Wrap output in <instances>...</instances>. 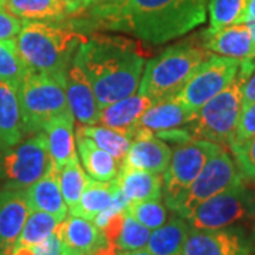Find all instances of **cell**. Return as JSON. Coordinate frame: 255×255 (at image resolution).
Returning a JSON list of instances; mask_svg holds the SVG:
<instances>
[{
    "instance_id": "6da1fadb",
    "label": "cell",
    "mask_w": 255,
    "mask_h": 255,
    "mask_svg": "<svg viewBox=\"0 0 255 255\" xmlns=\"http://www.w3.org/2000/svg\"><path fill=\"white\" fill-rule=\"evenodd\" d=\"M207 6L209 0H121L104 3L94 13L105 27L163 44L203 24Z\"/></svg>"
},
{
    "instance_id": "7a4b0ae2",
    "label": "cell",
    "mask_w": 255,
    "mask_h": 255,
    "mask_svg": "<svg viewBox=\"0 0 255 255\" xmlns=\"http://www.w3.org/2000/svg\"><path fill=\"white\" fill-rule=\"evenodd\" d=\"M91 84L101 108L136 94L145 58L132 40L94 36L82 43L74 57Z\"/></svg>"
},
{
    "instance_id": "3957f363",
    "label": "cell",
    "mask_w": 255,
    "mask_h": 255,
    "mask_svg": "<svg viewBox=\"0 0 255 255\" xmlns=\"http://www.w3.org/2000/svg\"><path fill=\"white\" fill-rule=\"evenodd\" d=\"M87 37L68 27L24 20L17 50L31 73L65 74Z\"/></svg>"
},
{
    "instance_id": "277c9868",
    "label": "cell",
    "mask_w": 255,
    "mask_h": 255,
    "mask_svg": "<svg viewBox=\"0 0 255 255\" xmlns=\"http://www.w3.org/2000/svg\"><path fill=\"white\" fill-rule=\"evenodd\" d=\"M209 54L191 40L167 47L146 64L137 91L155 102L176 97Z\"/></svg>"
},
{
    "instance_id": "5b68a950",
    "label": "cell",
    "mask_w": 255,
    "mask_h": 255,
    "mask_svg": "<svg viewBox=\"0 0 255 255\" xmlns=\"http://www.w3.org/2000/svg\"><path fill=\"white\" fill-rule=\"evenodd\" d=\"M254 68L255 58L240 61L234 81L206 102L194 114L190 124L186 125L191 136L210 140L220 146H228L241 114V88Z\"/></svg>"
},
{
    "instance_id": "8992f818",
    "label": "cell",
    "mask_w": 255,
    "mask_h": 255,
    "mask_svg": "<svg viewBox=\"0 0 255 255\" xmlns=\"http://www.w3.org/2000/svg\"><path fill=\"white\" fill-rule=\"evenodd\" d=\"M65 74L30 73L18 85L26 135L43 130L47 122L70 110L65 95Z\"/></svg>"
},
{
    "instance_id": "52a82bcc",
    "label": "cell",
    "mask_w": 255,
    "mask_h": 255,
    "mask_svg": "<svg viewBox=\"0 0 255 255\" xmlns=\"http://www.w3.org/2000/svg\"><path fill=\"white\" fill-rule=\"evenodd\" d=\"M43 130L0 152V189H27L54 169Z\"/></svg>"
},
{
    "instance_id": "ba28073f",
    "label": "cell",
    "mask_w": 255,
    "mask_h": 255,
    "mask_svg": "<svg viewBox=\"0 0 255 255\" xmlns=\"http://www.w3.org/2000/svg\"><path fill=\"white\" fill-rule=\"evenodd\" d=\"M191 228L219 230L255 219V193L244 182L196 206L184 217Z\"/></svg>"
},
{
    "instance_id": "9c48e42d",
    "label": "cell",
    "mask_w": 255,
    "mask_h": 255,
    "mask_svg": "<svg viewBox=\"0 0 255 255\" xmlns=\"http://www.w3.org/2000/svg\"><path fill=\"white\" fill-rule=\"evenodd\" d=\"M223 146L214 142L191 137L179 146L163 172V196L166 207L174 210L179 199L200 174L203 167Z\"/></svg>"
},
{
    "instance_id": "30bf717a",
    "label": "cell",
    "mask_w": 255,
    "mask_h": 255,
    "mask_svg": "<svg viewBox=\"0 0 255 255\" xmlns=\"http://www.w3.org/2000/svg\"><path fill=\"white\" fill-rule=\"evenodd\" d=\"M238 68L240 61L236 58L209 54L174 98L196 114L206 102L234 81Z\"/></svg>"
},
{
    "instance_id": "8fae6325",
    "label": "cell",
    "mask_w": 255,
    "mask_h": 255,
    "mask_svg": "<svg viewBox=\"0 0 255 255\" xmlns=\"http://www.w3.org/2000/svg\"><path fill=\"white\" fill-rule=\"evenodd\" d=\"M241 182H244V177L240 173L236 160L221 147L216 155L210 157L200 174L184 191L173 211L184 219L200 203Z\"/></svg>"
},
{
    "instance_id": "7c38bea8",
    "label": "cell",
    "mask_w": 255,
    "mask_h": 255,
    "mask_svg": "<svg viewBox=\"0 0 255 255\" xmlns=\"http://www.w3.org/2000/svg\"><path fill=\"white\" fill-rule=\"evenodd\" d=\"M182 255H253V243L238 226L219 230L190 227Z\"/></svg>"
},
{
    "instance_id": "4fadbf2b",
    "label": "cell",
    "mask_w": 255,
    "mask_h": 255,
    "mask_svg": "<svg viewBox=\"0 0 255 255\" xmlns=\"http://www.w3.org/2000/svg\"><path fill=\"white\" fill-rule=\"evenodd\" d=\"M172 155L170 146L160 137L145 129H137L122 166L162 174L170 163Z\"/></svg>"
},
{
    "instance_id": "5bb4252c",
    "label": "cell",
    "mask_w": 255,
    "mask_h": 255,
    "mask_svg": "<svg viewBox=\"0 0 255 255\" xmlns=\"http://www.w3.org/2000/svg\"><path fill=\"white\" fill-rule=\"evenodd\" d=\"M24 189H0V248L10 255L30 214Z\"/></svg>"
},
{
    "instance_id": "9a60e30c",
    "label": "cell",
    "mask_w": 255,
    "mask_h": 255,
    "mask_svg": "<svg viewBox=\"0 0 255 255\" xmlns=\"http://www.w3.org/2000/svg\"><path fill=\"white\" fill-rule=\"evenodd\" d=\"M201 46L210 54L236 58L238 61L255 58L251 31L247 23L231 24L219 30H204L200 34Z\"/></svg>"
},
{
    "instance_id": "2e32d148",
    "label": "cell",
    "mask_w": 255,
    "mask_h": 255,
    "mask_svg": "<svg viewBox=\"0 0 255 255\" xmlns=\"http://www.w3.org/2000/svg\"><path fill=\"white\" fill-rule=\"evenodd\" d=\"M65 95L74 118L81 125L100 122L101 107L85 73L77 64H71L65 74Z\"/></svg>"
},
{
    "instance_id": "e0dca14e",
    "label": "cell",
    "mask_w": 255,
    "mask_h": 255,
    "mask_svg": "<svg viewBox=\"0 0 255 255\" xmlns=\"http://www.w3.org/2000/svg\"><path fill=\"white\" fill-rule=\"evenodd\" d=\"M57 236L63 244L64 251L74 254L92 255L108 244L107 238L92 220L70 216L57 226Z\"/></svg>"
},
{
    "instance_id": "ac0fdd59",
    "label": "cell",
    "mask_w": 255,
    "mask_h": 255,
    "mask_svg": "<svg viewBox=\"0 0 255 255\" xmlns=\"http://www.w3.org/2000/svg\"><path fill=\"white\" fill-rule=\"evenodd\" d=\"M153 104L155 101L142 94L129 95L127 98H122L101 108L98 124L115 129L133 139V135L136 132L143 114Z\"/></svg>"
},
{
    "instance_id": "d6986e66",
    "label": "cell",
    "mask_w": 255,
    "mask_h": 255,
    "mask_svg": "<svg viewBox=\"0 0 255 255\" xmlns=\"http://www.w3.org/2000/svg\"><path fill=\"white\" fill-rule=\"evenodd\" d=\"M82 6L78 0H4V9L30 21H60Z\"/></svg>"
},
{
    "instance_id": "ffe728a7",
    "label": "cell",
    "mask_w": 255,
    "mask_h": 255,
    "mask_svg": "<svg viewBox=\"0 0 255 255\" xmlns=\"http://www.w3.org/2000/svg\"><path fill=\"white\" fill-rule=\"evenodd\" d=\"M194 118V112L187 110L174 97L157 101L143 114L137 129H145L152 133H160L172 129L186 127ZM136 129V130H137Z\"/></svg>"
},
{
    "instance_id": "44dd1931",
    "label": "cell",
    "mask_w": 255,
    "mask_h": 255,
    "mask_svg": "<svg viewBox=\"0 0 255 255\" xmlns=\"http://www.w3.org/2000/svg\"><path fill=\"white\" fill-rule=\"evenodd\" d=\"M119 191L129 203L162 199L163 191V176L140 169L121 167V172L115 177Z\"/></svg>"
},
{
    "instance_id": "7402d4cb",
    "label": "cell",
    "mask_w": 255,
    "mask_h": 255,
    "mask_svg": "<svg viewBox=\"0 0 255 255\" xmlns=\"http://www.w3.org/2000/svg\"><path fill=\"white\" fill-rule=\"evenodd\" d=\"M28 206L31 210L44 211L54 216L58 221H63L67 217L68 206L64 200L60 183H58V170L51 169L46 176L33 183L26 189Z\"/></svg>"
},
{
    "instance_id": "603a6c76",
    "label": "cell",
    "mask_w": 255,
    "mask_h": 255,
    "mask_svg": "<svg viewBox=\"0 0 255 255\" xmlns=\"http://www.w3.org/2000/svg\"><path fill=\"white\" fill-rule=\"evenodd\" d=\"M74 115L71 111H65L61 115L47 122L43 132L47 136V145L55 169H61L75 153V139H74Z\"/></svg>"
},
{
    "instance_id": "cb8c5ba5",
    "label": "cell",
    "mask_w": 255,
    "mask_h": 255,
    "mask_svg": "<svg viewBox=\"0 0 255 255\" xmlns=\"http://www.w3.org/2000/svg\"><path fill=\"white\" fill-rule=\"evenodd\" d=\"M24 135L17 90L0 82V152L17 145Z\"/></svg>"
},
{
    "instance_id": "d4e9b609",
    "label": "cell",
    "mask_w": 255,
    "mask_h": 255,
    "mask_svg": "<svg viewBox=\"0 0 255 255\" xmlns=\"http://www.w3.org/2000/svg\"><path fill=\"white\" fill-rule=\"evenodd\" d=\"M77 147L81 157L82 166L90 177L101 182L114 180L121 172V160L101 149L87 135L77 130Z\"/></svg>"
},
{
    "instance_id": "484cf974",
    "label": "cell",
    "mask_w": 255,
    "mask_h": 255,
    "mask_svg": "<svg viewBox=\"0 0 255 255\" xmlns=\"http://www.w3.org/2000/svg\"><path fill=\"white\" fill-rule=\"evenodd\" d=\"M115 191H117L115 179L110 182H101L88 177V182L82 191L80 200L70 210L71 216L94 220L102 211L112 207Z\"/></svg>"
},
{
    "instance_id": "4316f807",
    "label": "cell",
    "mask_w": 255,
    "mask_h": 255,
    "mask_svg": "<svg viewBox=\"0 0 255 255\" xmlns=\"http://www.w3.org/2000/svg\"><path fill=\"white\" fill-rule=\"evenodd\" d=\"M190 226L183 217H172L163 226L152 230L145 250L153 255H182Z\"/></svg>"
},
{
    "instance_id": "83f0119b",
    "label": "cell",
    "mask_w": 255,
    "mask_h": 255,
    "mask_svg": "<svg viewBox=\"0 0 255 255\" xmlns=\"http://www.w3.org/2000/svg\"><path fill=\"white\" fill-rule=\"evenodd\" d=\"M77 130L82 132L84 135L90 137L94 140L97 145L100 146L101 149H104L105 152H108L115 159L118 160H124V157L127 155L128 149L130 147L132 143V137L124 135L115 129L105 127V125H80Z\"/></svg>"
},
{
    "instance_id": "f1b7e54d",
    "label": "cell",
    "mask_w": 255,
    "mask_h": 255,
    "mask_svg": "<svg viewBox=\"0 0 255 255\" xmlns=\"http://www.w3.org/2000/svg\"><path fill=\"white\" fill-rule=\"evenodd\" d=\"M31 73L20 57L14 40H0V82L10 84L16 90Z\"/></svg>"
},
{
    "instance_id": "f546056e",
    "label": "cell",
    "mask_w": 255,
    "mask_h": 255,
    "mask_svg": "<svg viewBox=\"0 0 255 255\" xmlns=\"http://www.w3.org/2000/svg\"><path fill=\"white\" fill-rule=\"evenodd\" d=\"M87 182H88V176L84 172L81 162L78 160L77 156H74L61 169H58V183L68 210L73 209L78 203L82 191L87 186Z\"/></svg>"
},
{
    "instance_id": "4dcf8cb0",
    "label": "cell",
    "mask_w": 255,
    "mask_h": 255,
    "mask_svg": "<svg viewBox=\"0 0 255 255\" xmlns=\"http://www.w3.org/2000/svg\"><path fill=\"white\" fill-rule=\"evenodd\" d=\"M60 223L61 221H58V219L48 213L31 210L16 244L30 247L38 246L54 234Z\"/></svg>"
},
{
    "instance_id": "1f68e13d",
    "label": "cell",
    "mask_w": 255,
    "mask_h": 255,
    "mask_svg": "<svg viewBox=\"0 0 255 255\" xmlns=\"http://www.w3.org/2000/svg\"><path fill=\"white\" fill-rule=\"evenodd\" d=\"M248 0H209V30H219L243 23Z\"/></svg>"
},
{
    "instance_id": "d6a6232c",
    "label": "cell",
    "mask_w": 255,
    "mask_h": 255,
    "mask_svg": "<svg viewBox=\"0 0 255 255\" xmlns=\"http://www.w3.org/2000/svg\"><path fill=\"white\" fill-rule=\"evenodd\" d=\"M125 213L150 230L160 227L167 221V209L160 199L129 203Z\"/></svg>"
},
{
    "instance_id": "836d02e7",
    "label": "cell",
    "mask_w": 255,
    "mask_h": 255,
    "mask_svg": "<svg viewBox=\"0 0 255 255\" xmlns=\"http://www.w3.org/2000/svg\"><path fill=\"white\" fill-rule=\"evenodd\" d=\"M152 230L147 228L139 221L130 217L125 213V219L122 224V230L115 241V246L119 251H135L142 250L147 244Z\"/></svg>"
},
{
    "instance_id": "e575fe53",
    "label": "cell",
    "mask_w": 255,
    "mask_h": 255,
    "mask_svg": "<svg viewBox=\"0 0 255 255\" xmlns=\"http://www.w3.org/2000/svg\"><path fill=\"white\" fill-rule=\"evenodd\" d=\"M255 136V102L241 110L238 118L237 127L234 129L233 137L228 143L230 150H234L241 145H244L250 139Z\"/></svg>"
},
{
    "instance_id": "d590c367",
    "label": "cell",
    "mask_w": 255,
    "mask_h": 255,
    "mask_svg": "<svg viewBox=\"0 0 255 255\" xmlns=\"http://www.w3.org/2000/svg\"><path fill=\"white\" fill-rule=\"evenodd\" d=\"M231 152L244 180H255V136Z\"/></svg>"
},
{
    "instance_id": "8d00e7d4",
    "label": "cell",
    "mask_w": 255,
    "mask_h": 255,
    "mask_svg": "<svg viewBox=\"0 0 255 255\" xmlns=\"http://www.w3.org/2000/svg\"><path fill=\"white\" fill-rule=\"evenodd\" d=\"M24 20L16 17L0 6V40H13L23 27Z\"/></svg>"
},
{
    "instance_id": "74e56055",
    "label": "cell",
    "mask_w": 255,
    "mask_h": 255,
    "mask_svg": "<svg viewBox=\"0 0 255 255\" xmlns=\"http://www.w3.org/2000/svg\"><path fill=\"white\" fill-rule=\"evenodd\" d=\"M34 248H36L37 255H63V244L57 236V233L50 236L46 241H43Z\"/></svg>"
},
{
    "instance_id": "f35d334b",
    "label": "cell",
    "mask_w": 255,
    "mask_h": 255,
    "mask_svg": "<svg viewBox=\"0 0 255 255\" xmlns=\"http://www.w3.org/2000/svg\"><path fill=\"white\" fill-rule=\"evenodd\" d=\"M255 102V68L253 73L248 75L243 88H241V110L250 107Z\"/></svg>"
},
{
    "instance_id": "ab89813d",
    "label": "cell",
    "mask_w": 255,
    "mask_h": 255,
    "mask_svg": "<svg viewBox=\"0 0 255 255\" xmlns=\"http://www.w3.org/2000/svg\"><path fill=\"white\" fill-rule=\"evenodd\" d=\"M10 255H37V253L34 247L20 246V244H16L14 248L11 250Z\"/></svg>"
},
{
    "instance_id": "60d3db41",
    "label": "cell",
    "mask_w": 255,
    "mask_h": 255,
    "mask_svg": "<svg viewBox=\"0 0 255 255\" xmlns=\"http://www.w3.org/2000/svg\"><path fill=\"white\" fill-rule=\"evenodd\" d=\"M253 20H255V0H248L243 23H248V21H253Z\"/></svg>"
},
{
    "instance_id": "b9f144b4",
    "label": "cell",
    "mask_w": 255,
    "mask_h": 255,
    "mask_svg": "<svg viewBox=\"0 0 255 255\" xmlns=\"http://www.w3.org/2000/svg\"><path fill=\"white\" fill-rule=\"evenodd\" d=\"M122 255H153L152 253H149L147 250L142 248V250H135V251H121Z\"/></svg>"
},
{
    "instance_id": "7bdbcfd3",
    "label": "cell",
    "mask_w": 255,
    "mask_h": 255,
    "mask_svg": "<svg viewBox=\"0 0 255 255\" xmlns=\"http://www.w3.org/2000/svg\"><path fill=\"white\" fill-rule=\"evenodd\" d=\"M247 24H248V27H250V31H251L253 46H254V50H255V20H253V21H248Z\"/></svg>"
},
{
    "instance_id": "ee69618b",
    "label": "cell",
    "mask_w": 255,
    "mask_h": 255,
    "mask_svg": "<svg viewBox=\"0 0 255 255\" xmlns=\"http://www.w3.org/2000/svg\"><path fill=\"white\" fill-rule=\"evenodd\" d=\"M251 243H253V251H255V223L253 228V236H251Z\"/></svg>"
},
{
    "instance_id": "f6af8a7d",
    "label": "cell",
    "mask_w": 255,
    "mask_h": 255,
    "mask_svg": "<svg viewBox=\"0 0 255 255\" xmlns=\"http://www.w3.org/2000/svg\"><path fill=\"white\" fill-rule=\"evenodd\" d=\"M91 0H88V3H90ZM95 1H102V3H118L121 0H95Z\"/></svg>"
},
{
    "instance_id": "bcb514c9",
    "label": "cell",
    "mask_w": 255,
    "mask_h": 255,
    "mask_svg": "<svg viewBox=\"0 0 255 255\" xmlns=\"http://www.w3.org/2000/svg\"><path fill=\"white\" fill-rule=\"evenodd\" d=\"M78 1H81V3H84V4H87V3H88V0H78Z\"/></svg>"
},
{
    "instance_id": "7dc6e473",
    "label": "cell",
    "mask_w": 255,
    "mask_h": 255,
    "mask_svg": "<svg viewBox=\"0 0 255 255\" xmlns=\"http://www.w3.org/2000/svg\"><path fill=\"white\" fill-rule=\"evenodd\" d=\"M0 6H3V7H4V0H0Z\"/></svg>"
},
{
    "instance_id": "c3c4849f",
    "label": "cell",
    "mask_w": 255,
    "mask_h": 255,
    "mask_svg": "<svg viewBox=\"0 0 255 255\" xmlns=\"http://www.w3.org/2000/svg\"><path fill=\"white\" fill-rule=\"evenodd\" d=\"M0 255H4L3 254V251H1V248H0Z\"/></svg>"
},
{
    "instance_id": "681fc988",
    "label": "cell",
    "mask_w": 255,
    "mask_h": 255,
    "mask_svg": "<svg viewBox=\"0 0 255 255\" xmlns=\"http://www.w3.org/2000/svg\"><path fill=\"white\" fill-rule=\"evenodd\" d=\"M118 255H122V253H121V251H119V254Z\"/></svg>"
},
{
    "instance_id": "f907efd6",
    "label": "cell",
    "mask_w": 255,
    "mask_h": 255,
    "mask_svg": "<svg viewBox=\"0 0 255 255\" xmlns=\"http://www.w3.org/2000/svg\"><path fill=\"white\" fill-rule=\"evenodd\" d=\"M254 182H255V180H254Z\"/></svg>"
}]
</instances>
